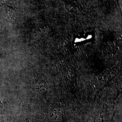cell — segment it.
I'll return each mask as SVG.
<instances>
[{"label":"cell","instance_id":"6da1fadb","mask_svg":"<svg viewBox=\"0 0 122 122\" xmlns=\"http://www.w3.org/2000/svg\"><path fill=\"white\" fill-rule=\"evenodd\" d=\"M0 98H1V97L0 96V104H2V102H3V100H1Z\"/></svg>","mask_w":122,"mask_h":122}]
</instances>
